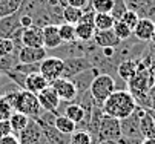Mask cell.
I'll return each instance as SVG.
<instances>
[{
  "label": "cell",
  "mask_w": 155,
  "mask_h": 144,
  "mask_svg": "<svg viewBox=\"0 0 155 144\" xmlns=\"http://www.w3.org/2000/svg\"><path fill=\"white\" fill-rule=\"evenodd\" d=\"M5 95L11 101L14 110L25 114L32 120H35L41 115V106H40L35 94H32L26 89H14V91L6 92Z\"/></svg>",
  "instance_id": "cell-3"
},
{
  "label": "cell",
  "mask_w": 155,
  "mask_h": 144,
  "mask_svg": "<svg viewBox=\"0 0 155 144\" xmlns=\"http://www.w3.org/2000/svg\"><path fill=\"white\" fill-rule=\"evenodd\" d=\"M38 72L45 77L49 81V85H51L54 80H57V78H60L63 75V58L55 57V55L46 57L45 60L40 61Z\"/></svg>",
  "instance_id": "cell-6"
},
{
  "label": "cell",
  "mask_w": 155,
  "mask_h": 144,
  "mask_svg": "<svg viewBox=\"0 0 155 144\" xmlns=\"http://www.w3.org/2000/svg\"><path fill=\"white\" fill-rule=\"evenodd\" d=\"M54 126H55V129H57V130H60L61 133H66V135L74 133V132H75V129H77V124H75V123H74L71 118H68L66 115H63V114L55 115Z\"/></svg>",
  "instance_id": "cell-23"
},
{
  "label": "cell",
  "mask_w": 155,
  "mask_h": 144,
  "mask_svg": "<svg viewBox=\"0 0 155 144\" xmlns=\"http://www.w3.org/2000/svg\"><path fill=\"white\" fill-rule=\"evenodd\" d=\"M14 107L11 104V101L6 98V95H0V120H9V117L12 115Z\"/></svg>",
  "instance_id": "cell-31"
},
{
  "label": "cell",
  "mask_w": 155,
  "mask_h": 144,
  "mask_svg": "<svg viewBox=\"0 0 155 144\" xmlns=\"http://www.w3.org/2000/svg\"><path fill=\"white\" fill-rule=\"evenodd\" d=\"M120 127H121V135L123 136L144 139V136L141 133V129H140V118H138L135 110L132 112L129 117L120 120Z\"/></svg>",
  "instance_id": "cell-11"
},
{
  "label": "cell",
  "mask_w": 155,
  "mask_h": 144,
  "mask_svg": "<svg viewBox=\"0 0 155 144\" xmlns=\"http://www.w3.org/2000/svg\"><path fill=\"white\" fill-rule=\"evenodd\" d=\"M12 52H15L14 42H12L11 38H3V37H0V57L8 55V54H12Z\"/></svg>",
  "instance_id": "cell-34"
},
{
  "label": "cell",
  "mask_w": 155,
  "mask_h": 144,
  "mask_svg": "<svg viewBox=\"0 0 155 144\" xmlns=\"http://www.w3.org/2000/svg\"><path fill=\"white\" fill-rule=\"evenodd\" d=\"M137 107V101L132 94L126 89H115L101 104V109L106 115L123 120L129 117Z\"/></svg>",
  "instance_id": "cell-1"
},
{
  "label": "cell",
  "mask_w": 155,
  "mask_h": 144,
  "mask_svg": "<svg viewBox=\"0 0 155 144\" xmlns=\"http://www.w3.org/2000/svg\"><path fill=\"white\" fill-rule=\"evenodd\" d=\"M120 136H121L120 120H117L114 117H109V115L104 114L101 121H100V126H98L95 138L98 141H104V139H114V141H117Z\"/></svg>",
  "instance_id": "cell-5"
},
{
  "label": "cell",
  "mask_w": 155,
  "mask_h": 144,
  "mask_svg": "<svg viewBox=\"0 0 155 144\" xmlns=\"http://www.w3.org/2000/svg\"><path fill=\"white\" fill-rule=\"evenodd\" d=\"M98 144H117V141H114V139H104V141H98Z\"/></svg>",
  "instance_id": "cell-45"
},
{
  "label": "cell",
  "mask_w": 155,
  "mask_h": 144,
  "mask_svg": "<svg viewBox=\"0 0 155 144\" xmlns=\"http://www.w3.org/2000/svg\"><path fill=\"white\" fill-rule=\"evenodd\" d=\"M89 68H92L91 61L87 60L86 55H80V57H69L63 60V75L64 78H74L75 75L87 71Z\"/></svg>",
  "instance_id": "cell-7"
},
{
  "label": "cell",
  "mask_w": 155,
  "mask_h": 144,
  "mask_svg": "<svg viewBox=\"0 0 155 144\" xmlns=\"http://www.w3.org/2000/svg\"><path fill=\"white\" fill-rule=\"evenodd\" d=\"M98 74H100V72H98L95 68H89L87 71H84V72L75 75L74 78H71V80L74 81L75 88H77V98H78L81 94H84L86 91H89V86H91V83H92V80H94Z\"/></svg>",
  "instance_id": "cell-16"
},
{
  "label": "cell",
  "mask_w": 155,
  "mask_h": 144,
  "mask_svg": "<svg viewBox=\"0 0 155 144\" xmlns=\"http://www.w3.org/2000/svg\"><path fill=\"white\" fill-rule=\"evenodd\" d=\"M115 23V18L110 14H103V12H95L94 15V28L95 31H106L112 29Z\"/></svg>",
  "instance_id": "cell-24"
},
{
  "label": "cell",
  "mask_w": 155,
  "mask_h": 144,
  "mask_svg": "<svg viewBox=\"0 0 155 144\" xmlns=\"http://www.w3.org/2000/svg\"><path fill=\"white\" fill-rule=\"evenodd\" d=\"M21 45L23 46H32V48H41L43 45V29L38 25H32L29 28H25L21 31Z\"/></svg>",
  "instance_id": "cell-13"
},
{
  "label": "cell",
  "mask_w": 155,
  "mask_h": 144,
  "mask_svg": "<svg viewBox=\"0 0 155 144\" xmlns=\"http://www.w3.org/2000/svg\"><path fill=\"white\" fill-rule=\"evenodd\" d=\"M18 22H20V26L25 29V28H29V26L34 25V18L31 15H28V14H20Z\"/></svg>",
  "instance_id": "cell-38"
},
{
  "label": "cell",
  "mask_w": 155,
  "mask_h": 144,
  "mask_svg": "<svg viewBox=\"0 0 155 144\" xmlns=\"http://www.w3.org/2000/svg\"><path fill=\"white\" fill-rule=\"evenodd\" d=\"M141 144H155V138H144Z\"/></svg>",
  "instance_id": "cell-44"
},
{
  "label": "cell",
  "mask_w": 155,
  "mask_h": 144,
  "mask_svg": "<svg viewBox=\"0 0 155 144\" xmlns=\"http://www.w3.org/2000/svg\"><path fill=\"white\" fill-rule=\"evenodd\" d=\"M114 6V0H91V8L94 12H103V14H110Z\"/></svg>",
  "instance_id": "cell-29"
},
{
  "label": "cell",
  "mask_w": 155,
  "mask_h": 144,
  "mask_svg": "<svg viewBox=\"0 0 155 144\" xmlns=\"http://www.w3.org/2000/svg\"><path fill=\"white\" fill-rule=\"evenodd\" d=\"M51 86L55 89L57 95L60 97L61 101H75L77 100V88L74 85V81L71 78H64V77H60L57 80H54Z\"/></svg>",
  "instance_id": "cell-10"
},
{
  "label": "cell",
  "mask_w": 155,
  "mask_h": 144,
  "mask_svg": "<svg viewBox=\"0 0 155 144\" xmlns=\"http://www.w3.org/2000/svg\"><path fill=\"white\" fill-rule=\"evenodd\" d=\"M12 133V127L9 124V120H0V136H6Z\"/></svg>",
  "instance_id": "cell-37"
},
{
  "label": "cell",
  "mask_w": 155,
  "mask_h": 144,
  "mask_svg": "<svg viewBox=\"0 0 155 144\" xmlns=\"http://www.w3.org/2000/svg\"><path fill=\"white\" fill-rule=\"evenodd\" d=\"M63 115H66L68 118H71L75 124H80V123L84 120L86 117V110L83 109V106L80 104L78 101H69L64 107Z\"/></svg>",
  "instance_id": "cell-20"
},
{
  "label": "cell",
  "mask_w": 155,
  "mask_h": 144,
  "mask_svg": "<svg viewBox=\"0 0 155 144\" xmlns=\"http://www.w3.org/2000/svg\"><path fill=\"white\" fill-rule=\"evenodd\" d=\"M23 0H0V17L18 12Z\"/></svg>",
  "instance_id": "cell-28"
},
{
  "label": "cell",
  "mask_w": 155,
  "mask_h": 144,
  "mask_svg": "<svg viewBox=\"0 0 155 144\" xmlns=\"http://www.w3.org/2000/svg\"><path fill=\"white\" fill-rule=\"evenodd\" d=\"M146 109H153L155 110V83L152 85V88L147 92V97H146Z\"/></svg>",
  "instance_id": "cell-36"
},
{
  "label": "cell",
  "mask_w": 155,
  "mask_h": 144,
  "mask_svg": "<svg viewBox=\"0 0 155 144\" xmlns=\"http://www.w3.org/2000/svg\"><path fill=\"white\" fill-rule=\"evenodd\" d=\"M92 42L98 46V48H106V46H112L117 48L121 40L115 35V32L112 29H106V31H95Z\"/></svg>",
  "instance_id": "cell-18"
},
{
  "label": "cell",
  "mask_w": 155,
  "mask_h": 144,
  "mask_svg": "<svg viewBox=\"0 0 155 144\" xmlns=\"http://www.w3.org/2000/svg\"><path fill=\"white\" fill-rule=\"evenodd\" d=\"M149 71L155 80V49H153V55H152V60H150V65H149Z\"/></svg>",
  "instance_id": "cell-43"
},
{
  "label": "cell",
  "mask_w": 155,
  "mask_h": 144,
  "mask_svg": "<svg viewBox=\"0 0 155 144\" xmlns=\"http://www.w3.org/2000/svg\"><path fill=\"white\" fill-rule=\"evenodd\" d=\"M126 11H127V6H126L124 0H114V6H112V11H110V15L115 20H120Z\"/></svg>",
  "instance_id": "cell-33"
},
{
  "label": "cell",
  "mask_w": 155,
  "mask_h": 144,
  "mask_svg": "<svg viewBox=\"0 0 155 144\" xmlns=\"http://www.w3.org/2000/svg\"><path fill=\"white\" fill-rule=\"evenodd\" d=\"M95 139L97 138H94L89 130L75 129V132L71 133V136H69V144H94Z\"/></svg>",
  "instance_id": "cell-26"
},
{
  "label": "cell",
  "mask_w": 155,
  "mask_h": 144,
  "mask_svg": "<svg viewBox=\"0 0 155 144\" xmlns=\"http://www.w3.org/2000/svg\"><path fill=\"white\" fill-rule=\"evenodd\" d=\"M112 31L115 32V35L121 40V42H123V40H127V38L132 37V29H130L127 25H124L121 20H115Z\"/></svg>",
  "instance_id": "cell-30"
},
{
  "label": "cell",
  "mask_w": 155,
  "mask_h": 144,
  "mask_svg": "<svg viewBox=\"0 0 155 144\" xmlns=\"http://www.w3.org/2000/svg\"><path fill=\"white\" fill-rule=\"evenodd\" d=\"M117 89V85H115V77L109 75V74H98L89 86V92L92 95V98L103 104V101L112 94L114 91Z\"/></svg>",
  "instance_id": "cell-4"
},
{
  "label": "cell",
  "mask_w": 155,
  "mask_h": 144,
  "mask_svg": "<svg viewBox=\"0 0 155 144\" xmlns=\"http://www.w3.org/2000/svg\"><path fill=\"white\" fill-rule=\"evenodd\" d=\"M153 83H155V80H153L149 68L138 58V69H137L135 75L127 81V91L135 98L138 106L146 107V97Z\"/></svg>",
  "instance_id": "cell-2"
},
{
  "label": "cell",
  "mask_w": 155,
  "mask_h": 144,
  "mask_svg": "<svg viewBox=\"0 0 155 144\" xmlns=\"http://www.w3.org/2000/svg\"><path fill=\"white\" fill-rule=\"evenodd\" d=\"M153 31H155V22H152V20H149V18H144V17H140L138 23L135 25L134 29H132V35H134L137 40L150 43Z\"/></svg>",
  "instance_id": "cell-15"
},
{
  "label": "cell",
  "mask_w": 155,
  "mask_h": 144,
  "mask_svg": "<svg viewBox=\"0 0 155 144\" xmlns=\"http://www.w3.org/2000/svg\"><path fill=\"white\" fill-rule=\"evenodd\" d=\"M140 17H144V18H149L152 20V22H155V0H152V2L138 14Z\"/></svg>",
  "instance_id": "cell-35"
},
{
  "label": "cell",
  "mask_w": 155,
  "mask_h": 144,
  "mask_svg": "<svg viewBox=\"0 0 155 144\" xmlns=\"http://www.w3.org/2000/svg\"><path fill=\"white\" fill-rule=\"evenodd\" d=\"M143 139H138V138H129V136H120L117 139V144H141Z\"/></svg>",
  "instance_id": "cell-39"
},
{
  "label": "cell",
  "mask_w": 155,
  "mask_h": 144,
  "mask_svg": "<svg viewBox=\"0 0 155 144\" xmlns=\"http://www.w3.org/2000/svg\"><path fill=\"white\" fill-rule=\"evenodd\" d=\"M94 34H95L94 23L78 22L75 25V35H77V40H80V42H92Z\"/></svg>",
  "instance_id": "cell-21"
},
{
  "label": "cell",
  "mask_w": 155,
  "mask_h": 144,
  "mask_svg": "<svg viewBox=\"0 0 155 144\" xmlns=\"http://www.w3.org/2000/svg\"><path fill=\"white\" fill-rule=\"evenodd\" d=\"M81 15H83V9L75 8V6H71V5H66V6L63 8V12H61L63 22L71 23V25H77V23L80 22Z\"/></svg>",
  "instance_id": "cell-25"
},
{
  "label": "cell",
  "mask_w": 155,
  "mask_h": 144,
  "mask_svg": "<svg viewBox=\"0 0 155 144\" xmlns=\"http://www.w3.org/2000/svg\"><path fill=\"white\" fill-rule=\"evenodd\" d=\"M2 78H3V72L0 71V81H2Z\"/></svg>",
  "instance_id": "cell-47"
},
{
  "label": "cell",
  "mask_w": 155,
  "mask_h": 144,
  "mask_svg": "<svg viewBox=\"0 0 155 144\" xmlns=\"http://www.w3.org/2000/svg\"><path fill=\"white\" fill-rule=\"evenodd\" d=\"M150 43L155 45V31H153V35H152V38H150Z\"/></svg>",
  "instance_id": "cell-46"
},
{
  "label": "cell",
  "mask_w": 155,
  "mask_h": 144,
  "mask_svg": "<svg viewBox=\"0 0 155 144\" xmlns=\"http://www.w3.org/2000/svg\"><path fill=\"white\" fill-rule=\"evenodd\" d=\"M29 120H31V118H29L28 115L14 110V112H12V115L9 117V124H11V127H12V135H15V136H17L21 130H23V129L28 126Z\"/></svg>",
  "instance_id": "cell-22"
},
{
  "label": "cell",
  "mask_w": 155,
  "mask_h": 144,
  "mask_svg": "<svg viewBox=\"0 0 155 144\" xmlns=\"http://www.w3.org/2000/svg\"><path fill=\"white\" fill-rule=\"evenodd\" d=\"M100 51H101L103 57H106V58H112V57L115 55V48H112V46H106V48H100Z\"/></svg>",
  "instance_id": "cell-42"
},
{
  "label": "cell",
  "mask_w": 155,
  "mask_h": 144,
  "mask_svg": "<svg viewBox=\"0 0 155 144\" xmlns=\"http://www.w3.org/2000/svg\"><path fill=\"white\" fill-rule=\"evenodd\" d=\"M48 57L46 48H32V46H21L17 51V61L23 65H35Z\"/></svg>",
  "instance_id": "cell-8"
},
{
  "label": "cell",
  "mask_w": 155,
  "mask_h": 144,
  "mask_svg": "<svg viewBox=\"0 0 155 144\" xmlns=\"http://www.w3.org/2000/svg\"><path fill=\"white\" fill-rule=\"evenodd\" d=\"M121 22L124 23V25H127L130 29H134L135 28V25L138 23V20H140V15L135 12V11H132V9H127L123 15H121Z\"/></svg>",
  "instance_id": "cell-32"
},
{
  "label": "cell",
  "mask_w": 155,
  "mask_h": 144,
  "mask_svg": "<svg viewBox=\"0 0 155 144\" xmlns=\"http://www.w3.org/2000/svg\"><path fill=\"white\" fill-rule=\"evenodd\" d=\"M41 29H43V45H45L46 49L52 51V49L63 45V40H61L60 32H58V25L49 23V25L41 26Z\"/></svg>",
  "instance_id": "cell-14"
},
{
  "label": "cell",
  "mask_w": 155,
  "mask_h": 144,
  "mask_svg": "<svg viewBox=\"0 0 155 144\" xmlns=\"http://www.w3.org/2000/svg\"><path fill=\"white\" fill-rule=\"evenodd\" d=\"M137 69H138V60H123L117 65V77L127 83L135 75Z\"/></svg>",
  "instance_id": "cell-19"
},
{
  "label": "cell",
  "mask_w": 155,
  "mask_h": 144,
  "mask_svg": "<svg viewBox=\"0 0 155 144\" xmlns=\"http://www.w3.org/2000/svg\"><path fill=\"white\" fill-rule=\"evenodd\" d=\"M46 86H49V81L43 77L40 72H31L25 77V83H23V89L32 92V94H38L40 91H43Z\"/></svg>",
  "instance_id": "cell-17"
},
{
  "label": "cell",
  "mask_w": 155,
  "mask_h": 144,
  "mask_svg": "<svg viewBox=\"0 0 155 144\" xmlns=\"http://www.w3.org/2000/svg\"><path fill=\"white\" fill-rule=\"evenodd\" d=\"M0 144H18V138L12 133L6 136H0Z\"/></svg>",
  "instance_id": "cell-41"
},
{
  "label": "cell",
  "mask_w": 155,
  "mask_h": 144,
  "mask_svg": "<svg viewBox=\"0 0 155 144\" xmlns=\"http://www.w3.org/2000/svg\"><path fill=\"white\" fill-rule=\"evenodd\" d=\"M94 144H98V139H95V141H94Z\"/></svg>",
  "instance_id": "cell-48"
},
{
  "label": "cell",
  "mask_w": 155,
  "mask_h": 144,
  "mask_svg": "<svg viewBox=\"0 0 155 144\" xmlns=\"http://www.w3.org/2000/svg\"><path fill=\"white\" fill-rule=\"evenodd\" d=\"M66 3L71 5V6H75V8L83 9V8H86L87 5L91 3V0H66Z\"/></svg>",
  "instance_id": "cell-40"
},
{
  "label": "cell",
  "mask_w": 155,
  "mask_h": 144,
  "mask_svg": "<svg viewBox=\"0 0 155 144\" xmlns=\"http://www.w3.org/2000/svg\"><path fill=\"white\" fill-rule=\"evenodd\" d=\"M17 138H18V144H40L41 129L38 126V123L31 118L28 126L17 135Z\"/></svg>",
  "instance_id": "cell-12"
},
{
  "label": "cell",
  "mask_w": 155,
  "mask_h": 144,
  "mask_svg": "<svg viewBox=\"0 0 155 144\" xmlns=\"http://www.w3.org/2000/svg\"><path fill=\"white\" fill-rule=\"evenodd\" d=\"M37 98H38V103H40V106L43 110H46V112H52V114H57L58 115V107H60V97L57 95L55 89L49 85L46 86L43 91H40L37 94Z\"/></svg>",
  "instance_id": "cell-9"
},
{
  "label": "cell",
  "mask_w": 155,
  "mask_h": 144,
  "mask_svg": "<svg viewBox=\"0 0 155 144\" xmlns=\"http://www.w3.org/2000/svg\"><path fill=\"white\" fill-rule=\"evenodd\" d=\"M58 32H60V37H61V40H63V43H72V42H75V40H77L75 25L61 22V23L58 25Z\"/></svg>",
  "instance_id": "cell-27"
}]
</instances>
